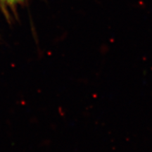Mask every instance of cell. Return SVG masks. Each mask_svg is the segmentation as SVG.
<instances>
[{"label": "cell", "instance_id": "obj_1", "mask_svg": "<svg viewBox=\"0 0 152 152\" xmlns=\"http://www.w3.org/2000/svg\"><path fill=\"white\" fill-rule=\"evenodd\" d=\"M3 1H5L6 2L10 4H16L20 1L21 0H3Z\"/></svg>", "mask_w": 152, "mask_h": 152}]
</instances>
